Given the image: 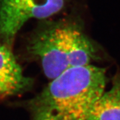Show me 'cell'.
I'll return each mask as SVG.
<instances>
[{
  "label": "cell",
  "mask_w": 120,
  "mask_h": 120,
  "mask_svg": "<svg viewBox=\"0 0 120 120\" xmlns=\"http://www.w3.org/2000/svg\"><path fill=\"white\" fill-rule=\"evenodd\" d=\"M105 69L94 65L69 69L38 94L17 103L28 120H87L105 92Z\"/></svg>",
  "instance_id": "6da1fadb"
},
{
  "label": "cell",
  "mask_w": 120,
  "mask_h": 120,
  "mask_svg": "<svg viewBox=\"0 0 120 120\" xmlns=\"http://www.w3.org/2000/svg\"><path fill=\"white\" fill-rule=\"evenodd\" d=\"M27 53L52 80L68 69L91 64L97 47L77 25L52 22L39 28L26 45Z\"/></svg>",
  "instance_id": "7a4b0ae2"
},
{
  "label": "cell",
  "mask_w": 120,
  "mask_h": 120,
  "mask_svg": "<svg viewBox=\"0 0 120 120\" xmlns=\"http://www.w3.org/2000/svg\"><path fill=\"white\" fill-rule=\"evenodd\" d=\"M65 0H0V39L12 49L17 32L31 19H44L57 13Z\"/></svg>",
  "instance_id": "3957f363"
},
{
  "label": "cell",
  "mask_w": 120,
  "mask_h": 120,
  "mask_svg": "<svg viewBox=\"0 0 120 120\" xmlns=\"http://www.w3.org/2000/svg\"><path fill=\"white\" fill-rule=\"evenodd\" d=\"M33 85L34 79L24 73L12 49L0 43V99L23 94Z\"/></svg>",
  "instance_id": "277c9868"
},
{
  "label": "cell",
  "mask_w": 120,
  "mask_h": 120,
  "mask_svg": "<svg viewBox=\"0 0 120 120\" xmlns=\"http://www.w3.org/2000/svg\"><path fill=\"white\" fill-rule=\"evenodd\" d=\"M87 120H120V69L113 77L110 89L99 99Z\"/></svg>",
  "instance_id": "5b68a950"
}]
</instances>
